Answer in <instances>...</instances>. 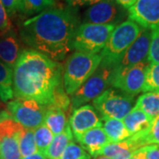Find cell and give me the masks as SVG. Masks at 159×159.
I'll use <instances>...</instances> for the list:
<instances>
[{
    "label": "cell",
    "instance_id": "18",
    "mask_svg": "<svg viewBox=\"0 0 159 159\" xmlns=\"http://www.w3.org/2000/svg\"><path fill=\"white\" fill-rule=\"evenodd\" d=\"M131 135L141 134L148 130L153 119L139 109L134 108L122 120Z\"/></svg>",
    "mask_w": 159,
    "mask_h": 159
},
{
    "label": "cell",
    "instance_id": "26",
    "mask_svg": "<svg viewBox=\"0 0 159 159\" xmlns=\"http://www.w3.org/2000/svg\"><path fill=\"white\" fill-rule=\"evenodd\" d=\"M20 151L21 157L38 152L34 140V129L24 128L20 140Z\"/></svg>",
    "mask_w": 159,
    "mask_h": 159
},
{
    "label": "cell",
    "instance_id": "30",
    "mask_svg": "<svg viewBox=\"0 0 159 159\" xmlns=\"http://www.w3.org/2000/svg\"><path fill=\"white\" fill-rule=\"evenodd\" d=\"M148 61L150 64H159V27L151 31Z\"/></svg>",
    "mask_w": 159,
    "mask_h": 159
},
{
    "label": "cell",
    "instance_id": "16",
    "mask_svg": "<svg viewBox=\"0 0 159 159\" xmlns=\"http://www.w3.org/2000/svg\"><path fill=\"white\" fill-rule=\"evenodd\" d=\"M142 147L138 136L132 135L125 141L107 144L99 151L97 157L103 156L110 159H130L132 155Z\"/></svg>",
    "mask_w": 159,
    "mask_h": 159
},
{
    "label": "cell",
    "instance_id": "25",
    "mask_svg": "<svg viewBox=\"0 0 159 159\" xmlns=\"http://www.w3.org/2000/svg\"><path fill=\"white\" fill-rule=\"evenodd\" d=\"M53 137V134L45 124L39 125L34 129V140L38 152L46 156L47 149L51 145Z\"/></svg>",
    "mask_w": 159,
    "mask_h": 159
},
{
    "label": "cell",
    "instance_id": "23",
    "mask_svg": "<svg viewBox=\"0 0 159 159\" xmlns=\"http://www.w3.org/2000/svg\"><path fill=\"white\" fill-rule=\"evenodd\" d=\"M135 108L141 110L149 118L154 119L159 115V92H146L138 97Z\"/></svg>",
    "mask_w": 159,
    "mask_h": 159
},
{
    "label": "cell",
    "instance_id": "10",
    "mask_svg": "<svg viewBox=\"0 0 159 159\" xmlns=\"http://www.w3.org/2000/svg\"><path fill=\"white\" fill-rule=\"evenodd\" d=\"M25 127L11 119L7 111L0 115V155L3 159H21L20 140Z\"/></svg>",
    "mask_w": 159,
    "mask_h": 159
},
{
    "label": "cell",
    "instance_id": "13",
    "mask_svg": "<svg viewBox=\"0 0 159 159\" xmlns=\"http://www.w3.org/2000/svg\"><path fill=\"white\" fill-rule=\"evenodd\" d=\"M151 31V29H142L138 37L125 51L120 61L116 65L115 68H125L148 60Z\"/></svg>",
    "mask_w": 159,
    "mask_h": 159
},
{
    "label": "cell",
    "instance_id": "2",
    "mask_svg": "<svg viewBox=\"0 0 159 159\" xmlns=\"http://www.w3.org/2000/svg\"><path fill=\"white\" fill-rule=\"evenodd\" d=\"M62 89V66L39 51L24 49L13 67L14 97L34 100L47 107Z\"/></svg>",
    "mask_w": 159,
    "mask_h": 159
},
{
    "label": "cell",
    "instance_id": "14",
    "mask_svg": "<svg viewBox=\"0 0 159 159\" xmlns=\"http://www.w3.org/2000/svg\"><path fill=\"white\" fill-rule=\"evenodd\" d=\"M69 125L74 137L77 140L92 128L102 127V122L94 107L91 104H85L72 111Z\"/></svg>",
    "mask_w": 159,
    "mask_h": 159
},
{
    "label": "cell",
    "instance_id": "40",
    "mask_svg": "<svg viewBox=\"0 0 159 159\" xmlns=\"http://www.w3.org/2000/svg\"><path fill=\"white\" fill-rule=\"evenodd\" d=\"M0 159H3L2 158V157H1V155H0Z\"/></svg>",
    "mask_w": 159,
    "mask_h": 159
},
{
    "label": "cell",
    "instance_id": "20",
    "mask_svg": "<svg viewBox=\"0 0 159 159\" xmlns=\"http://www.w3.org/2000/svg\"><path fill=\"white\" fill-rule=\"evenodd\" d=\"M74 134L70 128V125H67L66 130L61 134L54 135L51 145L47 149L46 157L47 159H60L63 152L66 148L69 145V143L73 142Z\"/></svg>",
    "mask_w": 159,
    "mask_h": 159
},
{
    "label": "cell",
    "instance_id": "31",
    "mask_svg": "<svg viewBox=\"0 0 159 159\" xmlns=\"http://www.w3.org/2000/svg\"><path fill=\"white\" fill-rule=\"evenodd\" d=\"M13 28L10 17L6 11L5 6L0 1V33H4Z\"/></svg>",
    "mask_w": 159,
    "mask_h": 159
},
{
    "label": "cell",
    "instance_id": "15",
    "mask_svg": "<svg viewBox=\"0 0 159 159\" xmlns=\"http://www.w3.org/2000/svg\"><path fill=\"white\" fill-rule=\"evenodd\" d=\"M24 49L16 31L10 30L0 33V61L7 66L13 68Z\"/></svg>",
    "mask_w": 159,
    "mask_h": 159
},
{
    "label": "cell",
    "instance_id": "4",
    "mask_svg": "<svg viewBox=\"0 0 159 159\" xmlns=\"http://www.w3.org/2000/svg\"><path fill=\"white\" fill-rule=\"evenodd\" d=\"M142 29V27L129 19L118 25L111 32L106 45L100 53L102 57L101 64L115 67L125 51L138 37Z\"/></svg>",
    "mask_w": 159,
    "mask_h": 159
},
{
    "label": "cell",
    "instance_id": "38",
    "mask_svg": "<svg viewBox=\"0 0 159 159\" xmlns=\"http://www.w3.org/2000/svg\"><path fill=\"white\" fill-rule=\"evenodd\" d=\"M4 111H3V109H2V102H1V100H0V115L3 113Z\"/></svg>",
    "mask_w": 159,
    "mask_h": 159
},
{
    "label": "cell",
    "instance_id": "11",
    "mask_svg": "<svg viewBox=\"0 0 159 159\" xmlns=\"http://www.w3.org/2000/svg\"><path fill=\"white\" fill-rule=\"evenodd\" d=\"M128 17L127 10L120 6L115 0H102L97 3L84 12L83 23L98 25H114L122 23Z\"/></svg>",
    "mask_w": 159,
    "mask_h": 159
},
{
    "label": "cell",
    "instance_id": "6",
    "mask_svg": "<svg viewBox=\"0 0 159 159\" xmlns=\"http://www.w3.org/2000/svg\"><path fill=\"white\" fill-rule=\"evenodd\" d=\"M134 96L120 90L108 89L92 101V106L101 115L102 119L123 120L134 108Z\"/></svg>",
    "mask_w": 159,
    "mask_h": 159
},
{
    "label": "cell",
    "instance_id": "39",
    "mask_svg": "<svg viewBox=\"0 0 159 159\" xmlns=\"http://www.w3.org/2000/svg\"><path fill=\"white\" fill-rule=\"evenodd\" d=\"M97 159H110V158H108V157H103V156H101V157H97Z\"/></svg>",
    "mask_w": 159,
    "mask_h": 159
},
{
    "label": "cell",
    "instance_id": "24",
    "mask_svg": "<svg viewBox=\"0 0 159 159\" xmlns=\"http://www.w3.org/2000/svg\"><path fill=\"white\" fill-rule=\"evenodd\" d=\"M13 97V70L0 61V100L8 102Z\"/></svg>",
    "mask_w": 159,
    "mask_h": 159
},
{
    "label": "cell",
    "instance_id": "12",
    "mask_svg": "<svg viewBox=\"0 0 159 159\" xmlns=\"http://www.w3.org/2000/svg\"><path fill=\"white\" fill-rule=\"evenodd\" d=\"M127 13L128 19L142 29L153 30L159 27V0H137Z\"/></svg>",
    "mask_w": 159,
    "mask_h": 159
},
{
    "label": "cell",
    "instance_id": "35",
    "mask_svg": "<svg viewBox=\"0 0 159 159\" xmlns=\"http://www.w3.org/2000/svg\"><path fill=\"white\" fill-rule=\"evenodd\" d=\"M119 6H122L125 10H128L130 7L134 6L137 0H115Z\"/></svg>",
    "mask_w": 159,
    "mask_h": 159
},
{
    "label": "cell",
    "instance_id": "21",
    "mask_svg": "<svg viewBox=\"0 0 159 159\" xmlns=\"http://www.w3.org/2000/svg\"><path fill=\"white\" fill-rule=\"evenodd\" d=\"M102 120V129L111 143L122 142L132 136L122 120L114 119H104Z\"/></svg>",
    "mask_w": 159,
    "mask_h": 159
},
{
    "label": "cell",
    "instance_id": "1",
    "mask_svg": "<svg viewBox=\"0 0 159 159\" xmlns=\"http://www.w3.org/2000/svg\"><path fill=\"white\" fill-rule=\"evenodd\" d=\"M80 24L77 9L55 6L22 21L19 33L25 45L59 62L73 51V37Z\"/></svg>",
    "mask_w": 159,
    "mask_h": 159
},
{
    "label": "cell",
    "instance_id": "7",
    "mask_svg": "<svg viewBox=\"0 0 159 159\" xmlns=\"http://www.w3.org/2000/svg\"><path fill=\"white\" fill-rule=\"evenodd\" d=\"M114 67L100 64L96 72L78 90L71 96L72 111L92 102L111 85Z\"/></svg>",
    "mask_w": 159,
    "mask_h": 159
},
{
    "label": "cell",
    "instance_id": "37",
    "mask_svg": "<svg viewBox=\"0 0 159 159\" xmlns=\"http://www.w3.org/2000/svg\"><path fill=\"white\" fill-rule=\"evenodd\" d=\"M21 159H47V157H46L45 155L40 153V152H36L33 155H30V156L25 157H21Z\"/></svg>",
    "mask_w": 159,
    "mask_h": 159
},
{
    "label": "cell",
    "instance_id": "36",
    "mask_svg": "<svg viewBox=\"0 0 159 159\" xmlns=\"http://www.w3.org/2000/svg\"><path fill=\"white\" fill-rule=\"evenodd\" d=\"M130 159H148L146 157V153H145V150H144L143 147L136 150L134 153L133 154Z\"/></svg>",
    "mask_w": 159,
    "mask_h": 159
},
{
    "label": "cell",
    "instance_id": "17",
    "mask_svg": "<svg viewBox=\"0 0 159 159\" xmlns=\"http://www.w3.org/2000/svg\"><path fill=\"white\" fill-rule=\"evenodd\" d=\"M77 142L91 157H97L99 151L111 143L102 127H95L86 132L77 139Z\"/></svg>",
    "mask_w": 159,
    "mask_h": 159
},
{
    "label": "cell",
    "instance_id": "9",
    "mask_svg": "<svg viewBox=\"0 0 159 159\" xmlns=\"http://www.w3.org/2000/svg\"><path fill=\"white\" fill-rule=\"evenodd\" d=\"M149 64L148 60H145L125 68L118 69L114 67L111 86L131 96H135L141 93Z\"/></svg>",
    "mask_w": 159,
    "mask_h": 159
},
{
    "label": "cell",
    "instance_id": "5",
    "mask_svg": "<svg viewBox=\"0 0 159 159\" xmlns=\"http://www.w3.org/2000/svg\"><path fill=\"white\" fill-rule=\"evenodd\" d=\"M117 26L80 23L74 32L73 51L89 54H100Z\"/></svg>",
    "mask_w": 159,
    "mask_h": 159
},
{
    "label": "cell",
    "instance_id": "19",
    "mask_svg": "<svg viewBox=\"0 0 159 159\" xmlns=\"http://www.w3.org/2000/svg\"><path fill=\"white\" fill-rule=\"evenodd\" d=\"M45 116L43 124L51 131L53 135H57L66 130L69 125L66 119V111L60 108L52 105L45 107Z\"/></svg>",
    "mask_w": 159,
    "mask_h": 159
},
{
    "label": "cell",
    "instance_id": "8",
    "mask_svg": "<svg viewBox=\"0 0 159 159\" xmlns=\"http://www.w3.org/2000/svg\"><path fill=\"white\" fill-rule=\"evenodd\" d=\"M9 117L28 129H35L44 122L46 108L30 99L14 98L7 102Z\"/></svg>",
    "mask_w": 159,
    "mask_h": 159
},
{
    "label": "cell",
    "instance_id": "34",
    "mask_svg": "<svg viewBox=\"0 0 159 159\" xmlns=\"http://www.w3.org/2000/svg\"><path fill=\"white\" fill-rule=\"evenodd\" d=\"M148 159H159V145H148L143 147Z\"/></svg>",
    "mask_w": 159,
    "mask_h": 159
},
{
    "label": "cell",
    "instance_id": "29",
    "mask_svg": "<svg viewBox=\"0 0 159 159\" xmlns=\"http://www.w3.org/2000/svg\"><path fill=\"white\" fill-rule=\"evenodd\" d=\"M60 159H91V156L81 146L72 142L66 148Z\"/></svg>",
    "mask_w": 159,
    "mask_h": 159
},
{
    "label": "cell",
    "instance_id": "32",
    "mask_svg": "<svg viewBox=\"0 0 159 159\" xmlns=\"http://www.w3.org/2000/svg\"><path fill=\"white\" fill-rule=\"evenodd\" d=\"M101 1L102 0H66L67 6L72 8H74V9L80 7V6H93Z\"/></svg>",
    "mask_w": 159,
    "mask_h": 159
},
{
    "label": "cell",
    "instance_id": "33",
    "mask_svg": "<svg viewBox=\"0 0 159 159\" xmlns=\"http://www.w3.org/2000/svg\"><path fill=\"white\" fill-rule=\"evenodd\" d=\"M5 6L9 16H13L17 13V8L19 0H0Z\"/></svg>",
    "mask_w": 159,
    "mask_h": 159
},
{
    "label": "cell",
    "instance_id": "3",
    "mask_svg": "<svg viewBox=\"0 0 159 159\" xmlns=\"http://www.w3.org/2000/svg\"><path fill=\"white\" fill-rule=\"evenodd\" d=\"M102 62L100 54L74 51L67 58L63 70L64 89L68 96L74 95L96 72Z\"/></svg>",
    "mask_w": 159,
    "mask_h": 159
},
{
    "label": "cell",
    "instance_id": "27",
    "mask_svg": "<svg viewBox=\"0 0 159 159\" xmlns=\"http://www.w3.org/2000/svg\"><path fill=\"white\" fill-rule=\"evenodd\" d=\"M159 92V64H149L142 92Z\"/></svg>",
    "mask_w": 159,
    "mask_h": 159
},
{
    "label": "cell",
    "instance_id": "28",
    "mask_svg": "<svg viewBox=\"0 0 159 159\" xmlns=\"http://www.w3.org/2000/svg\"><path fill=\"white\" fill-rule=\"evenodd\" d=\"M135 135L139 137L143 147L148 145H159V115L153 119L148 131Z\"/></svg>",
    "mask_w": 159,
    "mask_h": 159
},
{
    "label": "cell",
    "instance_id": "22",
    "mask_svg": "<svg viewBox=\"0 0 159 159\" xmlns=\"http://www.w3.org/2000/svg\"><path fill=\"white\" fill-rule=\"evenodd\" d=\"M56 6L54 0H19L17 13L22 16H35Z\"/></svg>",
    "mask_w": 159,
    "mask_h": 159
}]
</instances>
